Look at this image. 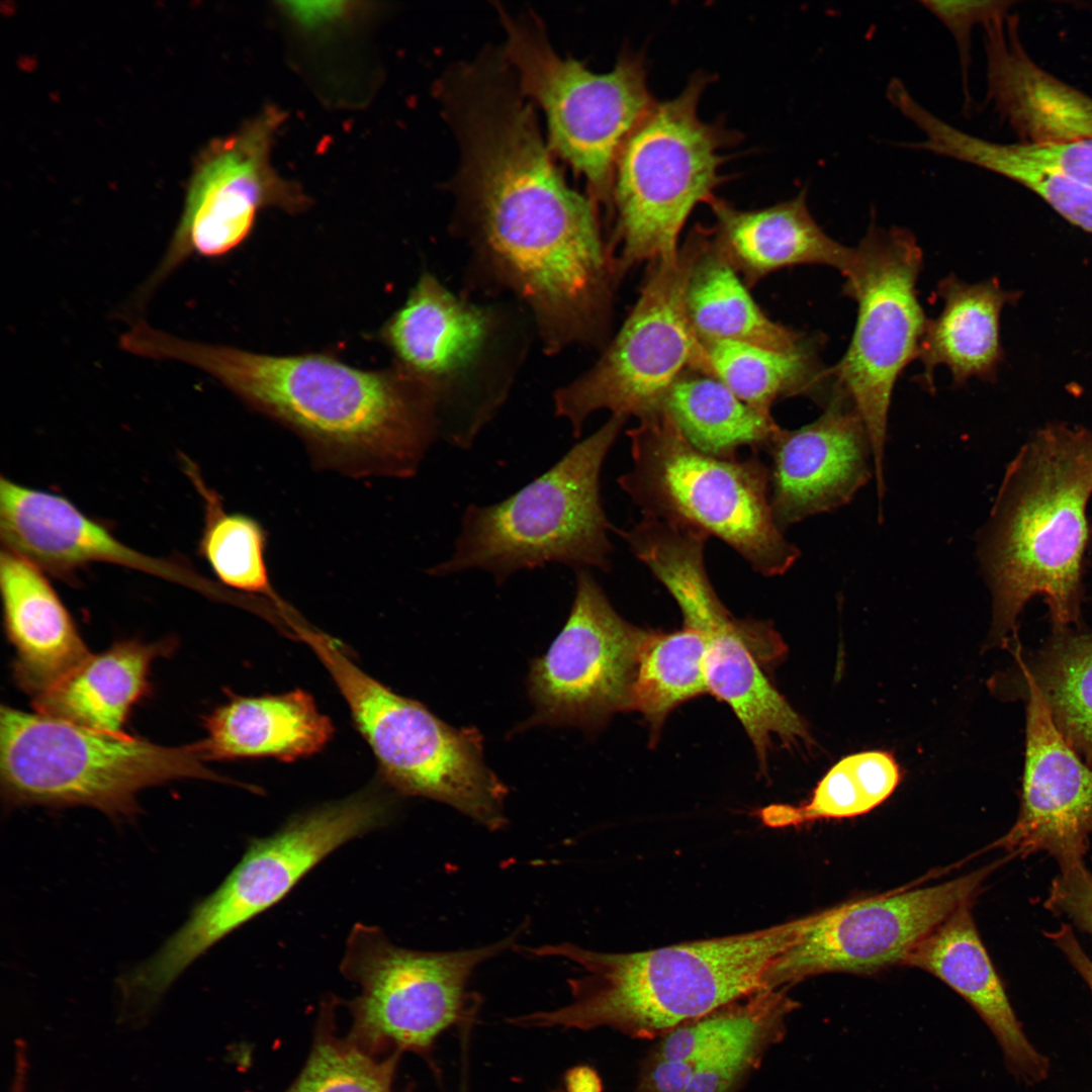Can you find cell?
<instances>
[{"label":"cell","instance_id":"1","mask_svg":"<svg viewBox=\"0 0 1092 1092\" xmlns=\"http://www.w3.org/2000/svg\"><path fill=\"white\" fill-rule=\"evenodd\" d=\"M138 351L208 373L296 433L316 464L350 476L412 477L441 437L437 398L395 366L363 370L326 354L266 355L152 327Z\"/></svg>","mask_w":1092,"mask_h":1092},{"label":"cell","instance_id":"2","mask_svg":"<svg viewBox=\"0 0 1092 1092\" xmlns=\"http://www.w3.org/2000/svg\"><path fill=\"white\" fill-rule=\"evenodd\" d=\"M1091 496V429L1049 424L1011 460L978 541L993 600V640L1016 637L1018 618L1034 597L1048 606L1054 632L1079 626Z\"/></svg>","mask_w":1092,"mask_h":1092},{"label":"cell","instance_id":"3","mask_svg":"<svg viewBox=\"0 0 1092 1092\" xmlns=\"http://www.w3.org/2000/svg\"><path fill=\"white\" fill-rule=\"evenodd\" d=\"M808 915L764 929L637 952H602L561 942L522 948L533 958L574 963L571 1001L509 1020L521 1027H612L659 1038L762 988L777 959L798 938Z\"/></svg>","mask_w":1092,"mask_h":1092},{"label":"cell","instance_id":"4","mask_svg":"<svg viewBox=\"0 0 1092 1092\" xmlns=\"http://www.w3.org/2000/svg\"><path fill=\"white\" fill-rule=\"evenodd\" d=\"M627 420L611 415L514 494L491 505L468 506L451 555L429 568L428 574L480 570L502 585L517 572L549 563L610 571L609 532L615 528L603 507L601 473Z\"/></svg>","mask_w":1092,"mask_h":1092},{"label":"cell","instance_id":"5","mask_svg":"<svg viewBox=\"0 0 1092 1092\" xmlns=\"http://www.w3.org/2000/svg\"><path fill=\"white\" fill-rule=\"evenodd\" d=\"M204 762L200 742L162 746L1 707V793L9 808L86 806L128 820L140 812L144 789L184 779L225 781Z\"/></svg>","mask_w":1092,"mask_h":1092},{"label":"cell","instance_id":"6","mask_svg":"<svg viewBox=\"0 0 1092 1092\" xmlns=\"http://www.w3.org/2000/svg\"><path fill=\"white\" fill-rule=\"evenodd\" d=\"M639 420L627 432L631 469L618 482L644 517L714 536L764 576L796 563L801 552L775 519L765 463L698 450L663 410Z\"/></svg>","mask_w":1092,"mask_h":1092},{"label":"cell","instance_id":"7","mask_svg":"<svg viewBox=\"0 0 1092 1092\" xmlns=\"http://www.w3.org/2000/svg\"><path fill=\"white\" fill-rule=\"evenodd\" d=\"M710 80L697 73L676 97L654 100L618 153L609 205L618 280L637 264L675 255L691 212L715 198L721 150L735 134L699 116Z\"/></svg>","mask_w":1092,"mask_h":1092},{"label":"cell","instance_id":"8","mask_svg":"<svg viewBox=\"0 0 1092 1092\" xmlns=\"http://www.w3.org/2000/svg\"><path fill=\"white\" fill-rule=\"evenodd\" d=\"M391 802L373 790L291 818L274 834L252 840L218 888L145 962L124 974L128 993L157 1007L174 982L231 932L269 909L320 861L348 841L386 825Z\"/></svg>","mask_w":1092,"mask_h":1092},{"label":"cell","instance_id":"9","mask_svg":"<svg viewBox=\"0 0 1092 1092\" xmlns=\"http://www.w3.org/2000/svg\"><path fill=\"white\" fill-rule=\"evenodd\" d=\"M294 631L332 675L386 785L400 796L442 802L488 830L506 826L508 789L485 764L476 728L452 727L422 703L394 693L327 635L302 623Z\"/></svg>","mask_w":1092,"mask_h":1092},{"label":"cell","instance_id":"10","mask_svg":"<svg viewBox=\"0 0 1092 1092\" xmlns=\"http://www.w3.org/2000/svg\"><path fill=\"white\" fill-rule=\"evenodd\" d=\"M709 237L708 228L697 225L675 255L649 263L634 306L602 357L556 391L555 413L569 423L575 438L596 412L642 419L661 411L685 372L708 373L703 344L688 318L686 294Z\"/></svg>","mask_w":1092,"mask_h":1092},{"label":"cell","instance_id":"11","mask_svg":"<svg viewBox=\"0 0 1092 1092\" xmlns=\"http://www.w3.org/2000/svg\"><path fill=\"white\" fill-rule=\"evenodd\" d=\"M519 932L480 947L422 951L393 944L384 932L356 923L341 961V973L360 986L348 1003V1036L374 1056L416 1053L429 1057L450 1026L471 1021L478 996L468 983L484 962L517 947Z\"/></svg>","mask_w":1092,"mask_h":1092},{"label":"cell","instance_id":"12","mask_svg":"<svg viewBox=\"0 0 1092 1092\" xmlns=\"http://www.w3.org/2000/svg\"><path fill=\"white\" fill-rule=\"evenodd\" d=\"M499 14L503 54L523 95L542 107L550 148L585 178L594 201L609 207L618 153L654 102L644 58L624 53L612 71L597 74L556 54L533 17Z\"/></svg>","mask_w":1092,"mask_h":1092},{"label":"cell","instance_id":"13","mask_svg":"<svg viewBox=\"0 0 1092 1092\" xmlns=\"http://www.w3.org/2000/svg\"><path fill=\"white\" fill-rule=\"evenodd\" d=\"M842 293L857 305L849 346L830 368L833 382L852 399L873 451L879 507L885 495V444L895 383L918 356L927 317L917 297L922 251L905 228L873 222L855 248Z\"/></svg>","mask_w":1092,"mask_h":1092},{"label":"cell","instance_id":"14","mask_svg":"<svg viewBox=\"0 0 1092 1092\" xmlns=\"http://www.w3.org/2000/svg\"><path fill=\"white\" fill-rule=\"evenodd\" d=\"M284 119L283 111L268 106L202 151L180 221L160 264L143 285L141 299L191 254L216 258L237 249L251 235L262 209L276 207L293 213L306 208L304 193L280 176L271 162Z\"/></svg>","mask_w":1092,"mask_h":1092},{"label":"cell","instance_id":"15","mask_svg":"<svg viewBox=\"0 0 1092 1092\" xmlns=\"http://www.w3.org/2000/svg\"><path fill=\"white\" fill-rule=\"evenodd\" d=\"M1003 859L939 884L898 889L808 915L797 940L769 969L764 988L827 973L870 974L903 964L936 925L974 901Z\"/></svg>","mask_w":1092,"mask_h":1092},{"label":"cell","instance_id":"16","mask_svg":"<svg viewBox=\"0 0 1092 1092\" xmlns=\"http://www.w3.org/2000/svg\"><path fill=\"white\" fill-rule=\"evenodd\" d=\"M564 627L528 675L535 725L592 730L629 711L639 656L649 632L624 620L588 569H576Z\"/></svg>","mask_w":1092,"mask_h":1092},{"label":"cell","instance_id":"17","mask_svg":"<svg viewBox=\"0 0 1092 1092\" xmlns=\"http://www.w3.org/2000/svg\"><path fill=\"white\" fill-rule=\"evenodd\" d=\"M1026 703L1025 762L1017 819L992 844L1011 857L1046 851L1061 871L1083 862L1092 834V768L1064 738L1017 659Z\"/></svg>","mask_w":1092,"mask_h":1092},{"label":"cell","instance_id":"18","mask_svg":"<svg viewBox=\"0 0 1092 1092\" xmlns=\"http://www.w3.org/2000/svg\"><path fill=\"white\" fill-rule=\"evenodd\" d=\"M770 456V503L782 530L850 503L874 474L872 444L852 399L833 384L824 412L799 429L779 427Z\"/></svg>","mask_w":1092,"mask_h":1092},{"label":"cell","instance_id":"19","mask_svg":"<svg viewBox=\"0 0 1092 1092\" xmlns=\"http://www.w3.org/2000/svg\"><path fill=\"white\" fill-rule=\"evenodd\" d=\"M706 641L708 693L730 706L749 736L761 768L774 735L785 743H810L805 721L760 669L782 658L786 646L766 622L739 620L713 597L684 617Z\"/></svg>","mask_w":1092,"mask_h":1092},{"label":"cell","instance_id":"20","mask_svg":"<svg viewBox=\"0 0 1092 1092\" xmlns=\"http://www.w3.org/2000/svg\"><path fill=\"white\" fill-rule=\"evenodd\" d=\"M0 533L6 549L58 576H70L92 562H107L212 592L185 565L148 556L118 541L66 497L5 477L0 480Z\"/></svg>","mask_w":1092,"mask_h":1092},{"label":"cell","instance_id":"21","mask_svg":"<svg viewBox=\"0 0 1092 1092\" xmlns=\"http://www.w3.org/2000/svg\"><path fill=\"white\" fill-rule=\"evenodd\" d=\"M492 325L485 308L456 297L427 273L382 327L380 339L395 367L436 396L441 416L449 386L477 361Z\"/></svg>","mask_w":1092,"mask_h":1092},{"label":"cell","instance_id":"22","mask_svg":"<svg viewBox=\"0 0 1092 1092\" xmlns=\"http://www.w3.org/2000/svg\"><path fill=\"white\" fill-rule=\"evenodd\" d=\"M966 902L936 925L902 965L938 978L979 1014L995 1036L1007 1067L1027 1082L1045 1078L1049 1062L1027 1039Z\"/></svg>","mask_w":1092,"mask_h":1092},{"label":"cell","instance_id":"23","mask_svg":"<svg viewBox=\"0 0 1092 1092\" xmlns=\"http://www.w3.org/2000/svg\"><path fill=\"white\" fill-rule=\"evenodd\" d=\"M984 30L987 96L1023 143L1092 138V98L1032 61L1009 14Z\"/></svg>","mask_w":1092,"mask_h":1092},{"label":"cell","instance_id":"24","mask_svg":"<svg viewBox=\"0 0 1092 1092\" xmlns=\"http://www.w3.org/2000/svg\"><path fill=\"white\" fill-rule=\"evenodd\" d=\"M0 587L4 625L15 650L13 674L19 688L42 695L91 653L44 571L3 548Z\"/></svg>","mask_w":1092,"mask_h":1092},{"label":"cell","instance_id":"25","mask_svg":"<svg viewBox=\"0 0 1092 1092\" xmlns=\"http://www.w3.org/2000/svg\"><path fill=\"white\" fill-rule=\"evenodd\" d=\"M709 204L716 220L714 243L748 288L788 267L824 265L843 274L849 266L852 248L815 221L805 191L760 209H739L716 197Z\"/></svg>","mask_w":1092,"mask_h":1092},{"label":"cell","instance_id":"26","mask_svg":"<svg viewBox=\"0 0 1092 1092\" xmlns=\"http://www.w3.org/2000/svg\"><path fill=\"white\" fill-rule=\"evenodd\" d=\"M205 761L272 757L291 762L321 751L334 726L307 692L234 696L204 720Z\"/></svg>","mask_w":1092,"mask_h":1092},{"label":"cell","instance_id":"27","mask_svg":"<svg viewBox=\"0 0 1092 1092\" xmlns=\"http://www.w3.org/2000/svg\"><path fill=\"white\" fill-rule=\"evenodd\" d=\"M937 294L943 307L927 320L917 356L924 368L922 383L931 391L940 365L948 368L956 385L972 377L995 380L1003 361L1000 315L1020 293L1004 289L995 278L968 283L950 274L938 282Z\"/></svg>","mask_w":1092,"mask_h":1092},{"label":"cell","instance_id":"28","mask_svg":"<svg viewBox=\"0 0 1092 1092\" xmlns=\"http://www.w3.org/2000/svg\"><path fill=\"white\" fill-rule=\"evenodd\" d=\"M174 648L172 640L116 642L90 654L49 691L33 699L37 713L84 728L124 734L134 707L150 691L152 662Z\"/></svg>","mask_w":1092,"mask_h":1092},{"label":"cell","instance_id":"29","mask_svg":"<svg viewBox=\"0 0 1092 1092\" xmlns=\"http://www.w3.org/2000/svg\"><path fill=\"white\" fill-rule=\"evenodd\" d=\"M691 327L701 343L732 341L768 349H802L820 339L770 320L737 271L709 240L692 271L686 294Z\"/></svg>","mask_w":1092,"mask_h":1092},{"label":"cell","instance_id":"30","mask_svg":"<svg viewBox=\"0 0 1092 1092\" xmlns=\"http://www.w3.org/2000/svg\"><path fill=\"white\" fill-rule=\"evenodd\" d=\"M820 342L790 351L732 341L702 344L708 374L750 406L770 416L774 402L789 396L805 395L826 404L833 378L820 360Z\"/></svg>","mask_w":1092,"mask_h":1092},{"label":"cell","instance_id":"31","mask_svg":"<svg viewBox=\"0 0 1092 1092\" xmlns=\"http://www.w3.org/2000/svg\"><path fill=\"white\" fill-rule=\"evenodd\" d=\"M661 410L694 447L719 457H735L743 447L764 450L780 427L721 380L698 370H689L677 379Z\"/></svg>","mask_w":1092,"mask_h":1092},{"label":"cell","instance_id":"32","mask_svg":"<svg viewBox=\"0 0 1092 1092\" xmlns=\"http://www.w3.org/2000/svg\"><path fill=\"white\" fill-rule=\"evenodd\" d=\"M1015 656L1034 680L1056 726L1092 768V633L1054 632L1029 663Z\"/></svg>","mask_w":1092,"mask_h":1092},{"label":"cell","instance_id":"33","mask_svg":"<svg viewBox=\"0 0 1092 1092\" xmlns=\"http://www.w3.org/2000/svg\"><path fill=\"white\" fill-rule=\"evenodd\" d=\"M900 782V769L886 751L850 754L819 781L810 800L800 806L774 804L759 817L769 827H787L820 819L851 818L887 800Z\"/></svg>","mask_w":1092,"mask_h":1092},{"label":"cell","instance_id":"34","mask_svg":"<svg viewBox=\"0 0 1092 1092\" xmlns=\"http://www.w3.org/2000/svg\"><path fill=\"white\" fill-rule=\"evenodd\" d=\"M705 652V638L693 628L650 631L640 652L629 710L643 714L657 730L676 706L708 693Z\"/></svg>","mask_w":1092,"mask_h":1092},{"label":"cell","instance_id":"35","mask_svg":"<svg viewBox=\"0 0 1092 1092\" xmlns=\"http://www.w3.org/2000/svg\"><path fill=\"white\" fill-rule=\"evenodd\" d=\"M308 1058L285 1092H396L399 1053L374 1056L336 1032L334 997L324 1002Z\"/></svg>","mask_w":1092,"mask_h":1092},{"label":"cell","instance_id":"36","mask_svg":"<svg viewBox=\"0 0 1092 1092\" xmlns=\"http://www.w3.org/2000/svg\"><path fill=\"white\" fill-rule=\"evenodd\" d=\"M205 500V526L200 541L202 556L225 585L264 595L276 606L283 604L274 593L266 563L267 535L255 519L223 510L216 493L201 482L192 469Z\"/></svg>","mask_w":1092,"mask_h":1092},{"label":"cell","instance_id":"37","mask_svg":"<svg viewBox=\"0 0 1092 1092\" xmlns=\"http://www.w3.org/2000/svg\"><path fill=\"white\" fill-rule=\"evenodd\" d=\"M947 150L951 159L998 175L1009 167H1023L1092 187V138L1000 144L959 130L950 138Z\"/></svg>","mask_w":1092,"mask_h":1092},{"label":"cell","instance_id":"38","mask_svg":"<svg viewBox=\"0 0 1092 1092\" xmlns=\"http://www.w3.org/2000/svg\"><path fill=\"white\" fill-rule=\"evenodd\" d=\"M1000 175L1029 189L1067 221L1092 234V187L1023 167L1006 168Z\"/></svg>","mask_w":1092,"mask_h":1092},{"label":"cell","instance_id":"39","mask_svg":"<svg viewBox=\"0 0 1092 1092\" xmlns=\"http://www.w3.org/2000/svg\"><path fill=\"white\" fill-rule=\"evenodd\" d=\"M920 4L935 16L956 40L961 66L967 82L971 64V39L974 28L1008 14L1010 1H938L926 0Z\"/></svg>","mask_w":1092,"mask_h":1092},{"label":"cell","instance_id":"40","mask_svg":"<svg viewBox=\"0 0 1092 1092\" xmlns=\"http://www.w3.org/2000/svg\"><path fill=\"white\" fill-rule=\"evenodd\" d=\"M1043 906L1092 935V874L1084 863L1061 871Z\"/></svg>","mask_w":1092,"mask_h":1092},{"label":"cell","instance_id":"41","mask_svg":"<svg viewBox=\"0 0 1092 1092\" xmlns=\"http://www.w3.org/2000/svg\"><path fill=\"white\" fill-rule=\"evenodd\" d=\"M1045 935L1063 951L1092 991V960L1081 947L1072 927L1063 923L1057 931L1045 933Z\"/></svg>","mask_w":1092,"mask_h":1092},{"label":"cell","instance_id":"42","mask_svg":"<svg viewBox=\"0 0 1092 1092\" xmlns=\"http://www.w3.org/2000/svg\"><path fill=\"white\" fill-rule=\"evenodd\" d=\"M563 1081L564 1092H603L602 1080L589 1066L572 1067L566 1071Z\"/></svg>","mask_w":1092,"mask_h":1092},{"label":"cell","instance_id":"43","mask_svg":"<svg viewBox=\"0 0 1092 1092\" xmlns=\"http://www.w3.org/2000/svg\"><path fill=\"white\" fill-rule=\"evenodd\" d=\"M28 1073L27 1044L19 1038L14 1043L13 1073L8 1092H27Z\"/></svg>","mask_w":1092,"mask_h":1092},{"label":"cell","instance_id":"44","mask_svg":"<svg viewBox=\"0 0 1092 1092\" xmlns=\"http://www.w3.org/2000/svg\"><path fill=\"white\" fill-rule=\"evenodd\" d=\"M460 1092H467V1085H466V1081H465V1079H464V1080H463V1082H462V1086H461Z\"/></svg>","mask_w":1092,"mask_h":1092},{"label":"cell","instance_id":"45","mask_svg":"<svg viewBox=\"0 0 1092 1092\" xmlns=\"http://www.w3.org/2000/svg\"><path fill=\"white\" fill-rule=\"evenodd\" d=\"M553 1092H564V1091H563V1090H561V1089H558V1090H556V1091H553Z\"/></svg>","mask_w":1092,"mask_h":1092}]
</instances>
